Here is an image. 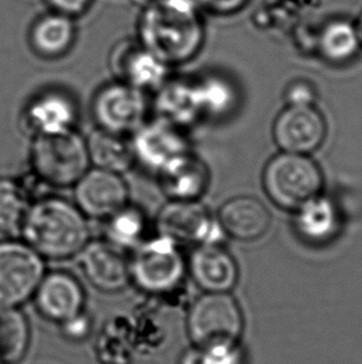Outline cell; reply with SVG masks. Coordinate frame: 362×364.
<instances>
[{"mask_svg":"<svg viewBox=\"0 0 362 364\" xmlns=\"http://www.w3.org/2000/svg\"><path fill=\"white\" fill-rule=\"evenodd\" d=\"M30 166L40 182L51 188L74 187L91 168L86 138L75 129L35 136Z\"/></svg>","mask_w":362,"mask_h":364,"instance_id":"3957f363","label":"cell"},{"mask_svg":"<svg viewBox=\"0 0 362 364\" xmlns=\"http://www.w3.org/2000/svg\"><path fill=\"white\" fill-rule=\"evenodd\" d=\"M75 38V26L69 15L50 14L35 24L31 41L38 54L56 58L71 48Z\"/></svg>","mask_w":362,"mask_h":364,"instance_id":"484cf974","label":"cell"},{"mask_svg":"<svg viewBox=\"0 0 362 364\" xmlns=\"http://www.w3.org/2000/svg\"><path fill=\"white\" fill-rule=\"evenodd\" d=\"M104 222V239L122 250L136 249L147 240L148 219L141 208L127 204Z\"/></svg>","mask_w":362,"mask_h":364,"instance_id":"d4e9b609","label":"cell"},{"mask_svg":"<svg viewBox=\"0 0 362 364\" xmlns=\"http://www.w3.org/2000/svg\"><path fill=\"white\" fill-rule=\"evenodd\" d=\"M33 299L40 315L57 325L82 315L86 306L84 287L66 271L46 272Z\"/></svg>","mask_w":362,"mask_h":364,"instance_id":"4fadbf2b","label":"cell"},{"mask_svg":"<svg viewBox=\"0 0 362 364\" xmlns=\"http://www.w3.org/2000/svg\"><path fill=\"white\" fill-rule=\"evenodd\" d=\"M146 92L124 82H114L99 90L92 102L97 128L122 136H132L147 121Z\"/></svg>","mask_w":362,"mask_h":364,"instance_id":"ba28073f","label":"cell"},{"mask_svg":"<svg viewBox=\"0 0 362 364\" xmlns=\"http://www.w3.org/2000/svg\"><path fill=\"white\" fill-rule=\"evenodd\" d=\"M186 261L189 275L204 292H230L238 281L237 262L219 244L195 246Z\"/></svg>","mask_w":362,"mask_h":364,"instance_id":"9a60e30c","label":"cell"},{"mask_svg":"<svg viewBox=\"0 0 362 364\" xmlns=\"http://www.w3.org/2000/svg\"><path fill=\"white\" fill-rule=\"evenodd\" d=\"M154 109L157 117L184 129L201 117L196 105L194 85L185 80H167L157 90Z\"/></svg>","mask_w":362,"mask_h":364,"instance_id":"7402d4cb","label":"cell"},{"mask_svg":"<svg viewBox=\"0 0 362 364\" xmlns=\"http://www.w3.org/2000/svg\"><path fill=\"white\" fill-rule=\"evenodd\" d=\"M341 219L336 204L322 194L295 210L294 228L304 242L324 245L338 237Z\"/></svg>","mask_w":362,"mask_h":364,"instance_id":"ffe728a7","label":"cell"},{"mask_svg":"<svg viewBox=\"0 0 362 364\" xmlns=\"http://www.w3.org/2000/svg\"><path fill=\"white\" fill-rule=\"evenodd\" d=\"M224 234L240 242H255L270 229V210L253 197L232 198L220 208L219 219Z\"/></svg>","mask_w":362,"mask_h":364,"instance_id":"e0dca14e","label":"cell"},{"mask_svg":"<svg viewBox=\"0 0 362 364\" xmlns=\"http://www.w3.org/2000/svg\"><path fill=\"white\" fill-rule=\"evenodd\" d=\"M62 326V328H64V332L66 335L69 336V337H75V338H79L81 336L86 335L87 333V331H89V322L87 318H86V316H84V312L82 315H79V317H76L74 320L70 321L67 323H65Z\"/></svg>","mask_w":362,"mask_h":364,"instance_id":"d6a6232c","label":"cell"},{"mask_svg":"<svg viewBox=\"0 0 362 364\" xmlns=\"http://www.w3.org/2000/svg\"><path fill=\"white\" fill-rule=\"evenodd\" d=\"M77 257L84 277L97 290L116 294L131 284L129 257L106 239L89 240Z\"/></svg>","mask_w":362,"mask_h":364,"instance_id":"5bb4252c","label":"cell"},{"mask_svg":"<svg viewBox=\"0 0 362 364\" xmlns=\"http://www.w3.org/2000/svg\"><path fill=\"white\" fill-rule=\"evenodd\" d=\"M327 134V121L314 105L287 106L274 121V142L282 152L308 156L322 147Z\"/></svg>","mask_w":362,"mask_h":364,"instance_id":"8fae6325","label":"cell"},{"mask_svg":"<svg viewBox=\"0 0 362 364\" xmlns=\"http://www.w3.org/2000/svg\"><path fill=\"white\" fill-rule=\"evenodd\" d=\"M25 122L35 136H46L75 129L77 107L69 95L50 91L39 95L24 112Z\"/></svg>","mask_w":362,"mask_h":364,"instance_id":"d6986e66","label":"cell"},{"mask_svg":"<svg viewBox=\"0 0 362 364\" xmlns=\"http://www.w3.org/2000/svg\"><path fill=\"white\" fill-rule=\"evenodd\" d=\"M30 345L29 321L19 307L0 306V364H19Z\"/></svg>","mask_w":362,"mask_h":364,"instance_id":"cb8c5ba5","label":"cell"},{"mask_svg":"<svg viewBox=\"0 0 362 364\" xmlns=\"http://www.w3.org/2000/svg\"><path fill=\"white\" fill-rule=\"evenodd\" d=\"M179 364H202V355L200 348L191 347L190 350H185L181 355Z\"/></svg>","mask_w":362,"mask_h":364,"instance_id":"836d02e7","label":"cell"},{"mask_svg":"<svg viewBox=\"0 0 362 364\" xmlns=\"http://www.w3.org/2000/svg\"><path fill=\"white\" fill-rule=\"evenodd\" d=\"M356 29H358V38H360V43H361L362 46V13L360 16H358V23H356Z\"/></svg>","mask_w":362,"mask_h":364,"instance_id":"e575fe53","label":"cell"},{"mask_svg":"<svg viewBox=\"0 0 362 364\" xmlns=\"http://www.w3.org/2000/svg\"><path fill=\"white\" fill-rule=\"evenodd\" d=\"M131 142L136 163L157 174L174 159L190 152L185 129L159 117L143 123L133 133Z\"/></svg>","mask_w":362,"mask_h":364,"instance_id":"30bf717a","label":"cell"},{"mask_svg":"<svg viewBox=\"0 0 362 364\" xmlns=\"http://www.w3.org/2000/svg\"><path fill=\"white\" fill-rule=\"evenodd\" d=\"M158 178L169 200H199L209 187L210 173L190 151L163 168Z\"/></svg>","mask_w":362,"mask_h":364,"instance_id":"ac0fdd59","label":"cell"},{"mask_svg":"<svg viewBox=\"0 0 362 364\" xmlns=\"http://www.w3.org/2000/svg\"><path fill=\"white\" fill-rule=\"evenodd\" d=\"M49 4L56 9L57 13L65 15L81 14L91 0H48Z\"/></svg>","mask_w":362,"mask_h":364,"instance_id":"1f68e13d","label":"cell"},{"mask_svg":"<svg viewBox=\"0 0 362 364\" xmlns=\"http://www.w3.org/2000/svg\"><path fill=\"white\" fill-rule=\"evenodd\" d=\"M322 59L331 65L353 61L361 48L356 24L348 19H334L324 25L317 43Z\"/></svg>","mask_w":362,"mask_h":364,"instance_id":"603a6c76","label":"cell"},{"mask_svg":"<svg viewBox=\"0 0 362 364\" xmlns=\"http://www.w3.org/2000/svg\"><path fill=\"white\" fill-rule=\"evenodd\" d=\"M118 81L147 92L158 90L168 80V65L146 48L123 45L111 60Z\"/></svg>","mask_w":362,"mask_h":364,"instance_id":"2e32d148","label":"cell"},{"mask_svg":"<svg viewBox=\"0 0 362 364\" xmlns=\"http://www.w3.org/2000/svg\"><path fill=\"white\" fill-rule=\"evenodd\" d=\"M200 350L202 364H246L245 353L238 342Z\"/></svg>","mask_w":362,"mask_h":364,"instance_id":"f1b7e54d","label":"cell"},{"mask_svg":"<svg viewBox=\"0 0 362 364\" xmlns=\"http://www.w3.org/2000/svg\"><path fill=\"white\" fill-rule=\"evenodd\" d=\"M287 106H313L317 100V90L305 80H297L284 91Z\"/></svg>","mask_w":362,"mask_h":364,"instance_id":"f546056e","label":"cell"},{"mask_svg":"<svg viewBox=\"0 0 362 364\" xmlns=\"http://www.w3.org/2000/svg\"><path fill=\"white\" fill-rule=\"evenodd\" d=\"M131 284L152 296H167L179 289L187 274L181 246L158 234L136 247L129 257Z\"/></svg>","mask_w":362,"mask_h":364,"instance_id":"5b68a950","label":"cell"},{"mask_svg":"<svg viewBox=\"0 0 362 364\" xmlns=\"http://www.w3.org/2000/svg\"><path fill=\"white\" fill-rule=\"evenodd\" d=\"M196 4L216 14H234L242 9L248 0H195Z\"/></svg>","mask_w":362,"mask_h":364,"instance_id":"4dcf8cb0","label":"cell"},{"mask_svg":"<svg viewBox=\"0 0 362 364\" xmlns=\"http://www.w3.org/2000/svg\"><path fill=\"white\" fill-rule=\"evenodd\" d=\"M45 274L44 257L28 242H0V306L20 307L31 300Z\"/></svg>","mask_w":362,"mask_h":364,"instance_id":"52a82bcc","label":"cell"},{"mask_svg":"<svg viewBox=\"0 0 362 364\" xmlns=\"http://www.w3.org/2000/svg\"><path fill=\"white\" fill-rule=\"evenodd\" d=\"M158 234L177 245L219 244L222 229L200 200H169L158 213Z\"/></svg>","mask_w":362,"mask_h":364,"instance_id":"9c48e42d","label":"cell"},{"mask_svg":"<svg viewBox=\"0 0 362 364\" xmlns=\"http://www.w3.org/2000/svg\"><path fill=\"white\" fill-rule=\"evenodd\" d=\"M196 105L201 117H219L235 106L236 92L232 85L217 76H209L192 82Z\"/></svg>","mask_w":362,"mask_h":364,"instance_id":"83f0119b","label":"cell"},{"mask_svg":"<svg viewBox=\"0 0 362 364\" xmlns=\"http://www.w3.org/2000/svg\"><path fill=\"white\" fill-rule=\"evenodd\" d=\"M262 182L267 197L284 210L295 212L322 194V169L307 154L282 152L265 164Z\"/></svg>","mask_w":362,"mask_h":364,"instance_id":"277c9868","label":"cell"},{"mask_svg":"<svg viewBox=\"0 0 362 364\" xmlns=\"http://www.w3.org/2000/svg\"><path fill=\"white\" fill-rule=\"evenodd\" d=\"M243 326L240 305L230 292H204L186 316V333L197 348L237 343Z\"/></svg>","mask_w":362,"mask_h":364,"instance_id":"8992f818","label":"cell"},{"mask_svg":"<svg viewBox=\"0 0 362 364\" xmlns=\"http://www.w3.org/2000/svg\"><path fill=\"white\" fill-rule=\"evenodd\" d=\"M20 232L45 260L76 257L91 237L89 218L75 203L60 197L31 203Z\"/></svg>","mask_w":362,"mask_h":364,"instance_id":"6da1fadb","label":"cell"},{"mask_svg":"<svg viewBox=\"0 0 362 364\" xmlns=\"http://www.w3.org/2000/svg\"><path fill=\"white\" fill-rule=\"evenodd\" d=\"M31 205L21 183L11 178H0V232H20Z\"/></svg>","mask_w":362,"mask_h":364,"instance_id":"4316f807","label":"cell"},{"mask_svg":"<svg viewBox=\"0 0 362 364\" xmlns=\"http://www.w3.org/2000/svg\"><path fill=\"white\" fill-rule=\"evenodd\" d=\"M86 144L91 167L122 176L136 164L132 142L128 136L97 128L86 138Z\"/></svg>","mask_w":362,"mask_h":364,"instance_id":"44dd1931","label":"cell"},{"mask_svg":"<svg viewBox=\"0 0 362 364\" xmlns=\"http://www.w3.org/2000/svg\"><path fill=\"white\" fill-rule=\"evenodd\" d=\"M74 197L86 217L106 220L129 204V189L121 174L92 167L75 184Z\"/></svg>","mask_w":362,"mask_h":364,"instance_id":"7c38bea8","label":"cell"},{"mask_svg":"<svg viewBox=\"0 0 362 364\" xmlns=\"http://www.w3.org/2000/svg\"><path fill=\"white\" fill-rule=\"evenodd\" d=\"M195 0H154L141 20L142 46L164 64H184L200 50L204 30Z\"/></svg>","mask_w":362,"mask_h":364,"instance_id":"7a4b0ae2","label":"cell"}]
</instances>
